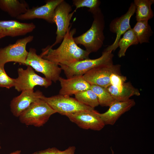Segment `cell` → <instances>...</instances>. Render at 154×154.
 Returning a JSON list of instances; mask_svg holds the SVG:
<instances>
[{
	"instance_id": "obj_1",
	"label": "cell",
	"mask_w": 154,
	"mask_h": 154,
	"mask_svg": "<svg viewBox=\"0 0 154 154\" xmlns=\"http://www.w3.org/2000/svg\"><path fill=\"white\" fill-rule=\"evenodd\" d=\"M70 25L61 43L57 48L53 49L48 45L42 49L40 56L59 65H67L76 62L89 58L90 54L86 50L80 48L74 39L76 32L75 28L71 30Z\"/></svg>"
},
{
	"instance_id": "obj_2",
	"label": "cell",
	"mask_w": 154,
	"mask_h": 154,
	"mask_svg": "<svg viewBox=\"0 0 154 154\" xmlns=\"http://www.w3.org/2000/svg\"><path fill=\"white\" fill-rule=\"evenodd\" d=\"M91 13L94 21L90 28L81 35L74 37L75 43L83 45L90 54L97 52L102 46L105 26L104 17L99 7Z\"/></svg>"
},
{
	"instance_id": "obj_3",
	"label": "cell",
	"mask_w": 154,
	"mask_h": 154,
	"mask_svg": "<svg viewBox=\"0 0 154 154\" xmlns=\"http://www.w3.org/2000/svg\"><path fill=\"white\" fill-rule=\"evenodd\" d=\"M113 56L112 52L105 49L101 56L98 58L86 59L68 64H59V65L64 71L67 78H68L83 76L91 69L100 66L113 64Z\"/></svg>"
},
{
	"instance_id": "obj_4",
	"label": "cell",
	"mask_w": 154,
	"mask_h": 154,
	"mask_svg": "<svg viewBox=\"0 0 154 154\" xmlns=\"http://www.w3.org/2000/svg\"><path fill=\"white\" fill-rule=\"evenodd\" d=\"M56 112L46 102L40 99L32 103L19 117L21 122L26 125L39 127Z\"/></svg>"
},
{
	"instance_id": "obj_5",
	"label": "cell",
	"mask_w": 154,
	"mask_h": 154,
	"mask_svg": "<svg viewBox=\"0 0 154 154\" xmlns=\"http://www.w3.org/2000/svg\"><path fill=\"white\" fill-rule=\"evenodd\" d=\"M41 99L56 113L66 116L80 112L94 110V108L80 103L75 98L59 94L48 97L43 95Z\"/></svg>"
},
{
	"instance_id": "obj_6",
	"label": "cell",
	"mask_w": 154,
	"mask_h": 154,
	"mask_svg": "<svg viewBox=\"0 0 154 154\" xmlns=\"http://www.w3.org/2000/svg\"><path fill=\"white\" fill-rule=\"evenodd\" d=\"M34 38L29 35L17 40L15 43L0 48V66L4 67L6 63L11 62L25 65L28 53L27 44Z\"/></svg>"
},
{
	"instance_id": "obj_7",
	"label": "cell",
	"mask_w": 154,
	"mask_h": 154,
	"mask_svg": "<svg viewBox=\"0 0 154 154\" xmlns=\"http://www.w3.org/2000/svg\"><path fill=\"white\" fill-rule=\"evenodd\" d=\"M25 65L29 66L36 71L42 73L46 78L56 82L58 80L62 69L59 65L42 58L36 49L29 48Z\"/></svg>"
},
{
	"instance_id": "obj_8",
	"label": "cell",
	"mask_w": 154,
	"mask_h": 154,
	"mask_svg": "<svg viewBox=\"0 0 154 154\" xmlns=\"http://www.w3.org/2000/svg\"><path fill=\"white\" fill-rule=\"evenodd\" d=\"M26 69L19 68L17 70L18 76L15 79L14 87L18 92L33 90L37 86L47 88L50 86L52 81L45 77L38 75L33 68L27 66Z\"/></svg>"
},
{
	"instance_id": "obj_9",
	"label": "cell",
	"mask_w": 154,
	"mask_h": 154,
	"mask_svg": "<svg viewBox=\"0 0 154 154\" xmlns=\"http://www.w3.org/2000/svg\"><path fill=\"white\" fill-rule=\"evenodd\" d=\"M71 6L63 1L56 7L54 13V21L57 27L55 41L50 47H52L62 41L70 25V21L76 11L72 13Z\"/></svg>"
},
{
	"instance_id": "obj_10",
	"label": "cell",
	"mask_w": 154,
	"mask_h": 154,
	"mask_svg": "<svg viewBox=\"0 0 154 154\" xmlns=\"http://www.w3.org/2000/svg\"><path fill=\"white\" fill-rule=\"evenodd\" d=\"M121 66L118 64L100 66L91 69L83 76L90 84L107 88L111 85L110 76L112 73L121 74Z\"/></svg>"
},
{
	"instance_id": "obj_11",
	"label": "cell",
	"mask_w": 154,
	"mask_h": 154,
	"mask_svg": "<svg viewBox=\"0 0 154 154\" xmlns=\"http://www.w3.org/2000/svg\"><path fill=\"white\" fill-rule=\"evenodd\" d=\"M99 113L94 110L80 112L66 116L82 129L100 131L105 125L99 116Z\"/></svg>"
},
{
	"instance_id": "obj_12",
	"label": "cell",
	"mask_w": 154,
	"mask_h": 154,
	"mask_svg": "<svg viewBox=\"0 0 154 154\" xmlns=\"http://www.w3.org/2000/svg\"><path fill=\"white\" fill-rule=\"evenodd\" d=\"M135 11V6L133 3H132L125 14L112 21L109 25V29L112 32L116 33V36L114 42L108 46L105 50L112 52L114 51L118 47V43L121 36L131 28L130 20Z\"/></svg>"
},
{
	"instance_id": "obj_13",
	"label": "cell",
	"mask_w": 154,
	"mask_h": 154,
	"mask_svg": "<svg viewBox=\"0 0 154 154\" xmlns=\"http://www.w3.org/2000/svg\"><path fill=\"white\" fill-rule=\"evenodd\" d=\"M63 1L47 0L44 5L29 8L26 13L19 15L16 19L21 20L40 19L50 23H54V16L55 9Z\"/></svg>"
},
{
	"instance_id": "obj_14",
	"label": "cell",
	"mask_w": 154,
	"mask_h": 154,
	"mask_svg": "<svg viewBox=\"0 0 154 154\" xmlns=\"http://www.w3.org/2000/svg\"><path fill=\"white\" fill-rule=\"evenodd\" d=\"M43 95L39 90H34L22 91L19 96L14 97L11 101L10 107L13 114L19 117L21 114L33 103L41 99Z\"/></svg>"
},
{
	"instance_id": "obj_15",
	"label": "cell",
	"mask_w": 154,
	"mask_h": 154,
	"mask_svg": "<svg viewBox=\"0 0 154 154\" xmlns=\"http://www.w3.org/2000/svg\"><path fill=\"white\" fill-rule=\"evenodd\" d=\"M36 26L33 23H24L15 20L0 21V35L12 37L23 36L33 31Z\"/></svg>"
},
{
	"instance_id": "obj_16",
	"label": "cell",
	"mask_w": 154,
	"mask_h": 154,
	"mask_svg": "<svg viewBox=\"0 0 154 154\" xmlns=\"http://www.w3.org/2000/svg\"><path fill=\"white\" fill-rule=\"evenodd\" d=\"M135 104L133 99L123 102L115 101L107 111L99 113V116L104 125H114L123 114L129 111Z\"/></svg>"
},
{
	"instance_id": "obj_17",
	"label": "cell",
	"mask_w": 154,
	"mask_h": 154,
	"mask_svg": "<svg viewBox=\"0 0 154 154\" xmlns=\"http://www.w3.org/2000/svg\"><path fill=\"white\" fill-rule=\"evenodd\" d=\"M58 80L61 86L59 94L65 97H70L78 92L90 89V84L83 76L66 79L60 77Z\"/></svg>"
},
{
	"instance_id": "obj_18",
	"label": "cell",
	"mask_w": 154,
	"mask_h": 154,
	"mask_svg": "<svg viewBox=\"0 0 154 154\" xmlns=\"http://www.w3.org/2000/svg\"><path fill=\"white\" fill-rule=\"evenodd\" d=\"M106 88L114 99L117 101H126L132 96L140 95L139 90L134 87L130 82H124L119 88L110 85Z\"/></svg>"
},
{
	"instance_id": "obj_19",
	"label": "cell",
	"mask_w": 154,
	"mask_h": 154,
	"mask_svg": "<svg viewBox=\"0 0 154 154\" xmlns=\"http://www.w3.org/2000/svg\"><path fill=\"white\" fill-rule=\"evenodd\" d=\"M29 9L28 4L25 1L0 0V9L13 18H16L26 13Z\"/></svg>"
},
{
	"instance_id": "obj_20",
	"label": "cell",
	"mask_w": 154,
	"mask_h": 154,
	"mask_svg": "<svg viewBox=\"0 0 154 154\" xmlns=\"http://www.w3.org/2000/svg\"><path fill=\"white\" fill-rule=\"evenodd\" d=\"M153 0H135L136 20L137 21L148 20L153 18L154 14L151 5Z\"/></svg>"
},
{
	"instance_id": "obj_21",
	"label": "cell",
	"mask_w": 154,
	"mask_h": 154,
	"mask_svg": "<svg viewBox=\"0 0 154 154\" xmlns=\"http://www.w3.org/2000/svg\"><path fill=\"white\" fill-rule=\"evenodd\" d=\"M132 29L139 43L141 44L149 42L150 38L153 32L148 20L137 21Z\"/></svg>"
},
{
	"instance_id": "obj_22",
	"label": "cell",
	"mask_w": 154,
	"mask_h": 154,
	"mask_svg": "<svg viewBox=\"0 0 154 154\" xmlns=\"http://www.w3.org/2000/svg\"><path fill=\"white\" fill-rule=\"evenodd\" d=\"M139 43L136 36L132 29L128 30L123 34V37L119 39L118 46L120 48L118 54L119 58L125 56L126 50L129 47L132 45H137Z\"/></svg>"
},
{
	"instance_id": "obj_23",
	"label": "cell",
	"mask_w": 154,
	"mask_h": 154,
	"mask_svg": "<svg viewBox=\"0 0 154 154\" xmlns=\"http://www.w3.org/2000/svg\"><path fill=\"white\" fill-rule=\"evenodd\" d=\"M91 89L96 95L99 105L110 106L115 101L106 88L95 84H90Z\"/></svg>"
},
{
	"instance_id": "obj_24",
	"label": "cell",
	"mask_w": 154,
	"mask_h": 154,
	"mask_svg": "<svg viewBox=\"0 0 154 154\" xmlns=\"http://www.w3.org/2000/svg\"><path fill=\"white\" fill-rule=\"evenodd\" d=\"M74 95L75 98L82 104L93 108L99 105L96 95L90 89L78 92Z\"/></svg>"
},
{
	"instance_id": "obj_25",
	"label": "cell",
	"mask_w": 154,
	"mask_h": 154,
	"mask_svg": "<svg viewBox=\"0 0 154 154\" xmlns=\"http://www.w3.org/2000/svg\"><path fill=\"white\" fill-rule=\"evenodd\" d=\"M72 2L76 7L75 11L78 8L85 7L89 8L88 11L90 12L99 8L101 3L99 0H73Z\"/></svg>"
},
{
	"instance_id": "obj_26",
	"label": "cell",
	"mask_w": 154,
	"mask_h": 154,
	"mask_svg": "<svg viewBox=\"0 0 154 154\" xmlns=\"http://www.w3.org/2000/svg\"><path fill=\"white\" fill-rule=\"evenodd\" d=\"M76 147H69L64 151H60L56 147L49 148L44 150L36 151L31 154H75Z\"/></svg>"
},
{
	"instance_id": "obj_27",
	"label": "cell",
	"mask_w": 154,
	"mask_h": 154,
	"mask_svg": "<svg viewBox=\"0 0 154 154\" xmlns=\"http://www.w3.org/2000/svg\"><path fill=\"white\" fill-rule=\"evenodd\" d=\"M15 79L9 77L5 71L4 67L0 66V87L9 89L14 87Z\"/></svg>"
},
{
	"instance_id": "obj_28",
	"label": "cell",
	"mask_w": 154,
	"mask_h": 154,
	"mask_svg": "<svg viewBox=\"0 0 154 154\" xmlns=\"http://www.w3.org/2000/svg\"><path fill=\"white\" fill-rule=\"evenodd\" d=\"M126 80V76L117 73H112L110 76L111 85L117 88L121 87Z\"/></svg>"
},
{
	"instance_id": "obj_29",
	"label": "cell",
	"mask_w": 154,
	"mask_h": 154,
	"mask_svg": "<svg viewBox=\"0 0 154 154\" xmlns=\"http://www.w3.org/2000/svg\"><path fill=\"white\" fill-rule=\"evenodd\" d=\"M21 151L20 150H18L12 152L9 154H21Z\"/></svg>"
},
{
	"instance_id": "obj_30",
	"label": "cell",
	"mask_w": 154,
	"mask_h": 154,
	"mask_svg": "<svg viewBox=\"0 0 154 154\" xmlns=\"http://www.w3.org/2000/svg\"><path fill=\"white\" fill-rule=\"evenodd\" d=\"M4 37H5L4 36L0 35V39L3 38H4Z\"/></svg>"
},
{
	"instance_id": "obj_31",
	"label": "cell",
	"mask_w": 154,
	"mask_h": 154,
	"mask_svg": "<svg viewBox=\"0 0 154 154\" xmlns=\"http://www.w3.org/2000/svg\"><path fill=\"white\" fill-rule=\"evenodd\" d=\"M111 151H112V154H114V151H113V150H112V148H111Z\"/></svg>"
},
{
	"instance_id": "obj_32",
	"label": "cell",
	"mask_w": 154,
	"mask_h": 154,
	"mask_svg": "<svg viewBox=\"0 0 154 154\" xmlns=\"http://www.w3.org/2000/svg\"><path fill=\"white\" fill-rule=\"evenodd\" d=\"M1 149V147L0 145V149Z\"/></svg>"
}]
</instances>
